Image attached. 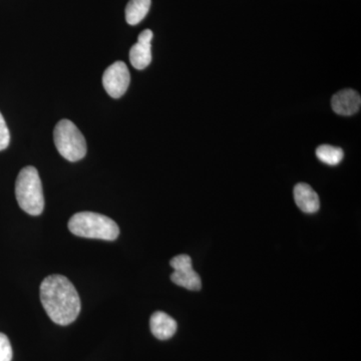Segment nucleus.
<instances>
[{
  "label": "nucleus",
  "instance_id": "obj_3",
  "mask_svg": "<svg viewBox=\"0 0 361 361\" xmlns=\"http://www.w3.org/2000/svg\"><path fill=\"white\" fill-rule=\"evenodd\" d=\"M16 196L18 205L25 213L39 216L44 212V192L37 169L27 166L20 171L16 183Z\"/></svg>",
  "mask_w": 361,
  "mask_h": 361
},
{
  "label": "nucleus",
  "instance_id": "obj_14",
  "mask_svg": "<svg viewBox=\"0 0 361 361\" xmlns=\"http://www.w3.org/2000/svg\"><path fill=\"white\" fill-rule=\"evenodd\" d=\"M11 142V134L7 127L4 116L0 113V151H4L9 146Z\"/></svg>",
  "mask_w": 361,
  "mask_h": 361
},
{
  "label": "nucleus",
  "instance_id": "obj_1",
  "mask_svg": "<svg viewBox=\"0 0 361 361\" xmlns=\"http://www.w3.org/2000/svg\"><path fill=\"white\" fill-rule=\"evenodd\" d=\"M40 301L52 322L63 326L75 322L82 308L77 289L63 275L45 278L40 284Z\"/></svg>",
  "mask_w": 361,
  "mask_h": 361
},
{
  "label": "nucleus",
  "instance_id": "obj_7",
  "mask_svg": "<svg viewBox=\"0 0 361 361\" xmlns=\"http://www.w3.org/2000/svg\"><path fill=\"white\" fill-rule=\"evenodd\" d=\"M154 33L151 30H145L137 37V44L130 51V61L137 70H145L152 61V39Z\"/></svg>",
  "mask_w": 361,
  "mask_h": 361
},
{
  "label": "nucleus",
  "instance_id": "obj_11",
  "mask_svg": "<svg viewBox=\"0 0 361 361\" xmlns=\"http://www.w3.org/2000/svg\"><path fill=\"white\" fill-rule=\"evenodd\" d=\"M151 0H130L126 7V20L130 25H137L148 14Z\"/></svg>",
  "mask_w": 361,
  "mask_h": 361
},
{
  "label": "nucleus",
  "instance_id": "obj_13",
  "mask_svg": "<svg viewBox=\"0 0 361 361\" xmlns=\"http://www.w3.org/2000/svg\"><path fill=\"white\" fill-rule=\"evenodd\" d=\"M13 360V348L6 334L0 332V361Z\"/></svg>",
  "mask_w": 361,
  "mask_h": 361
},
{
  "label": "nucleus",
  "instance_id": "obj_6",
  "mask_svg": "<svg viewBox=\"0 0 361 361\" xmlns=\"http://www.w3.org/2000/svg\"><path fill=\"white\" fill-rule=\"evenodd\" d=\"M130 82L129 68L123 61L109 66L103 75L104 90L114 99H120L127 92Z\"/></svg>",
  "mask_w": 361,
  "mask_h": 361
},
{
  "label": "nucleus",
  "instance_id": "obj_8",
  "mask_svg": "<svg viewBox=\"0 0 361 361\" xmlns=\"http://www.w3.org/2000/svg\"><path fill=\"white\" fill-rule=\"evenodd\" d=\"M361 97L355 90L348 89L336 92L331 99L332 110L337 115H355L360 110Z\"/></svg>",
  "mask_w": 361,
  "mask_h": 361
},
{
  "label": "nucleus",
  "instance_id": "obj_10",
  "mask_svg": "<svg viewBox=\"0 0 361 361\" xmlns=\"http://www.w3.org/2000/svg\"><path fill=\"white\" fill-rule=\"evenodd\" d=\"M294 199L296 205L304 213L313 214L319 210V197L314 190L305 183H299L294 188Z\"/></svg>",
  "mask_w": 361,
  "mask_h": 361
},
{
  "label": "nucleus",
  "instance_id": "obj_9",
  "mask_svg": "<svg viewBox=\"0 0 361 361\" xmlns=\"http://www.w3.org/2000/svg\"><path fill=\"white\" fill-rule=\"evenodd\" d=\"M149 329L156 338L160 341H168L175 336L178 324L174 318L167 313L157 311L149 319Z\"/></svg>",
  "mask_w": 361,
  "mask_h": 361
},
{
  "label": "nucleus",
  "instance_id": "obj_2",
  "mask_svg": "<svg viewBox=\"0 0 361 361\" xmlns=\"http://www.w3.org/2000/svg\"><path fill=\"white\" fill-rule=\"evenodd\" d=\"M68 229L75 236L104 241H115L120 235L115 221L94 212L75 214L68 221Z\"/></svg>",
  "mask_w": 361,
  "mask_h": 361
},
{
  "label": "nucleus",
  "instance_id": "obj_12",
  "mask_svg": "<svg viewBox=\"0 0 361 361\" xmlns=\"http://www.w3.org/2000/svg\"><path fill=\"white\" fill-rule=\"evenodd\" d=\"M316 157L326 165L337 166L343 159V151L336 147L322 145L316 149Z\"/></svg>",
  "mask_w": 361,
  "mask_h": 361
},
{
  "label": "nucleus",
  "instance_id": "obj_4",
  "mask_svg": "<svg viewBox=\"0 0 361 361\" xmlns=\"http://www.w3.org/2000/svg\"><path fill=\"white\" fill-rule=\"evenodd\" d=\"M54 140L59 153L70 161H78L87 154V142L77 126L70 120H61L54 130Z\"/></svg>",
  "mask_w": 361,
  "mask_h": 361
},
{
  "label": "nucleus",
  "instance_id": "obj_5",
  "mask_svg": "<svg viewBox=\"0 0 361 361\" xmlns=\"http://www.w3.org/2000/svg\"><path fill=\"white\" fill-rule=\"evenodd\" d=\"M171 267L174 272L171 275L173 283L184 287L188 290L199 291L202 288V280L198 273L193 269L192 259L190 256L178 255L170 261Z\"/></svg>",
  "mask_w": 361,
  "mask_h": 361
}]
</instances>
